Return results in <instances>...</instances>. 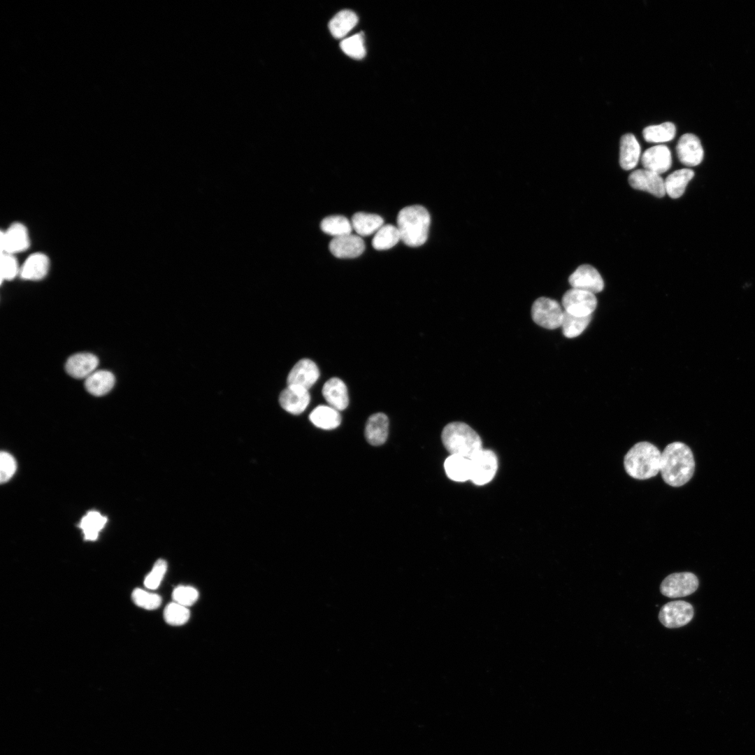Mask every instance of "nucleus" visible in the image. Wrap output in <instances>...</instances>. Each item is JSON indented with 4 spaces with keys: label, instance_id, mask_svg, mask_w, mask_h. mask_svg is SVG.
Listing matches in <instances>:
<instances>
[{
    "label": "nucleus",
    "instance_id": "nucleus-1",
    "mask_svg": "<svg viewBox=\"0 0 755 755\" xmlns=\"http://www.w3.org/2000/svg\"><path fill=\"white\" fill-rule=\"evenodd\" d=\"M695 469L693 452L682 442L668 444L661 452L660 473L671 487H681L692 477Z\"/></svg>",
    "mask_w": 755,
    "mask_h": 755
},
{
    "label": "nucleus",
    "instance_id": "nucleus-2",
    "mask_svg": "<svg viewBox=\"0 0 755 755\" xmlns=\"http://www.w3.org/2000/svg\"><path fill=\"white\" fill-rule=\"evenodd\" d=\"M401 240L410 247H419L428 238L431 216L427 209L421 205H412L402 208L396 219Z\"/></svg>",
    "mask_w": 755,
    "mask_h": 755
},
{
    "label": "nucleus",
    "instance_id": "nucleus-3",
    "mask_svg": "<svg viewBox=\"0 0 755 755\" xmlns=\"http://www.w3.org/2000/svg\"><path fill=\"white\" fill-rule=\"evenodd\" d=\"M661 452L654 444L642 441L635 443L625 454L624 466L626 473L637 480L656 476L661 469Z\"/></svg>",
    "mask_w": 755,
    "mask_h": 755
},
{
    "label": "nucleus",
    "instance_id": "nucleus-4",
    "mask_svg": "<svg viewBox=\"0 0 755 755\" xmlns=\"http://www.w3.org/2000/svg\"><path fill=\"white\" fill-rule=\"evenodd\" d=\"M441 438L451 454L470 459L482 450L480 436L463 422H454L447 424L442 431Z\"/></svg>",
    "mask_w": 755,
    "mask_h": 755
},
{
    "label": "nucleus",
    "instance_id": "nucleus-5",
    "mask_svg": "<svg viewBox=\"0 0 755 755\" xmlns=\"http://www.w3.org/2000/svg\"><path fill=\"white\" fill-rule=\"evenodd\" d=\"M563 312L556 301L543 296L537 299L531 307L533 322L547 329H555L561 326Z\"/></svg>",
    "mask_w": 755,
    "mask_h": 755
},
{
    "label": "nucleus",
    "instance_id": "nucleus-6",
    "mask_svg": "<svg viewBox=\"0 0 755 755\" xmlns=\"http://www.w3.org/2000/svg\"><path fill=\"white\" fill-rule=\"evenodd\" d=\"M698 587L697 577L690 572L675 573L668 575L661 582L660 591L668 598L687 596Z\"/></svg>",
    "mask_w": 755,
    "mask_h": 755
},
{
    "label": "nucleus",
    "instance_id": "nucleus-7",
    "mask_svg": "<svg viewBox=\"0 0 755 755\" xmlns=\"http://www.w3.org/2000/svg\"><path fill=\"white\" fill-rule=\"evenodd\" d=\"M498 469V459L490 450H482L470 459V480L484 485L492 480Z\"/></svg>",
    "mask_w": 755,
    "mask_h": 755
},
{
    "label": "nucleus",
    "instance_id": "nucleus-8",
    "mask_svg": "<svg viewBox=\"0 0 755 755\" xmlns=\"http://www.w3.org/2000/svg\"><path fill=\"white\" fill-rule=\"evenodd\" d=\"M561 303L565 312L584 317L591 315L596 308L597 299L593 293L571 288L563 294Z\"/></svg>",
    "mask_w": 755,
    "mask_h": 755
},
{
    "label": "nucleus",
    "instance_id": "nucleus-9",
    "mask_svg": "<svg viewBox=\"0 0 755 755\" xmlns=\"http://www.w3.org/2000/svg\"><path fill=\"white\" fill-rule=\"evenodd\" d=\"M693 607L684 601H675L663 605L659 614L661 623L667 628H678L687 624L693 617Z\"/></svg>",
    "mask_w": 755,
    "mask_h": 755
},
{
    "label": "nucleus",
    "instance_id": "nucleus-10",
    "mask_svg": "<svg viewBox=\"0 0 755 755\" xmlns=\"http://www.w3.org/2000/svg\"><path fill=\"white\" fill-rule=\"evenodd\" d=\"M1 253L15 254L27 250L30 238L27 228L20 222L12 224L0 235Z\"/></svg>",
    "mask_w": 755,
    "mask_h": 755
},
{
    "label": "nucleus",
    "instance_id": "nucleus-11",
    "mask_svg": "<svg viewBox=\"0 0 755 755\" xmlns=\"http://www.w3.org/2000/svg\"><path fill=\"white\" fill-rule=\"evenodd\" d=\"M568 282L572 288L594 294L601 292L604 288V282L601 274L594 266L589 264L578 266L569 276Z\"/></svg>",
    "mask_w": 755,
    "mask_h": 755
},
{
    "label": "nucleus",
    "instance_id": "nucleus-12",
    "mask_svg": "<svg viewBox=\"0 0 755 755\" xmlns=\"http://www.w3.org/2000/svg\"><path fill=\"white\" fill-rule=\"evenodd\" d=\"M680 161L687 167L700 164L704 157V150L699 138L693 134L686 133L680 136L676 145Z\"/></svg>",
    "mask_w": 755,
    "mask_h": 755
},
{
    "label": "nucleus",
    "instance_id": "nucleus-13",
    "mask_svg": "<svg viewBox=\"0 0 755 755\" xmlns=\"http://www.w3.org/2000/svg\"><path fill=\"white\" fill-rule=\"evenodd\" d=\"M628 183L633 189L647 192L659 198L666 194L662 177L645 168L637 169L631 173Z\"/></svg>",
    "mask_w": 755,
    "mask_h": 755
},
{
    "label": "nucleus",
    "instance_id": "nucleus-14",
    "mask_svg": "<svg viewBox=\"0 0 755 755\" xmlns=\"http://www.w3.org/2000/svg\"><path fill=\"white\" fill-rule=\"evenodd\" d=\"M319 378L317 364L309 359L299 360L288 374L287 385H295L309 389Z\"/></svg>",
    "mask_w": 755,
    "mask_h": 755
},
{
    "label": "nucleus",
    "instance_id": "nucleus-15",
    "mask_svg": "<svg viewBox=\"0 0 755 755\" xmlns=\"http://www.w3.org/2000/svg\"><path fill=\"white\" fill-rule=\"evenodd\" d=\"M641 163L643 168L661 175L672 166L670 150L663 144L654 145L643 152Z\"/></svg>",
    "mask_w": 755,
    "mask_h": 755
},
{
    "label": "nucleus",
    "instance_id": "nucleus-16",
    "mask_svg": "<svg viewBox=\"0 0 755 755\" xmlns=\"http://www.w3.org/2000/svg\"><path fill=\"white\" fill-rule=\"evenodd\" d=\"M331 254L338 258H355L365 250V243L359 235L347 234L333 238L329 243Z\"/></svg>",
    "mask_w": 755,
    "mask_h": 755
},
{
    "label": "nucleus",
    "instance_id": "nucleus-17",
    "mask_svg": "<svg viewBox=\"0 0 755 755\" xmlns=\"http://www.w3.org/2000/svg\"><path fill=\"white\" fill-rule=\"evenodd\" d=\"M310 395L308 390L295 385H288L279 396L281 407L292 415L302 413L309 405Z\"/></svg>",
    "mask_w": 755,
    "mask_h": 755
},
{
    "label": "nucleus",
    "instance_id": "nucleus-18",
    "mask_svg": "<svg viewBox=\"0 0 755 755\" xmlns=\"http://www.w3.org/2000/svg\"><path fill=\"white\" fill-rule=\"evenodd\" d=\"M322 395L329 405L340 411L347 408L349 396L345 382L338 378L328 380L322 387Z\"/></svg>",
    "mask_w": 755,
    "mask_h": 755
},
{
    "label": "nucleus",
    "instance_id": "nucleus-19",
    "mask_svg": "<svg viewBox=\"0 0 755 755\" xmlns=\"http://www.w3.org/2000/svg\"><path fill=\"white\" fill-rule=\"evenodd\" d=\"M99 364L98 358L91 353H78L67 360L65 369L68 374L75 378H87L95 371Z\"/></svg>",
    "mask_w": 755,
    "mask_h": 755
},
{
    "label": "nucleus",
    "instance_id": "nucleus-20",
    "mask_svg": "<svg viewBox=\"0 0 755 755\" xmlns=\"http://www.w3.org/2000/svg\"><path fill=\"white\" fill-rule=\"evenodd\" d=\"M50 268V259L42 252L29 255L20 266V276L27 280H39L44 278Z\"/></svg>",
    "mask_w": 755,
    "mask_h": 755
},
{
    "label": "nucleus",
    "instance_id": "nucleus-21",
    "mask_svg": "<svg viewBox=\"0 0 755 755\" xmlns=\"http://www.w3.org/2000/svg\"><path fill=\"white\" fill-rule=\"evenodd\" d=\"M389 419L382 412L371 415L366 424L365 437L367 442L374 446L385 443L389 433Z\"/></svg>",
    "mask_w": 755,
    "mask_h": 755
},
{
    "label": "nucleus",
    "instance_id": "nucleus-22",
    "mask_svg": "<svg viewBox=\"0 0 755 755\" xmlns=\"http://www.w3.org/2000/svg\"><path fill=\"white\" fill-rule=\"evenodd\" d=\"M640 152V143L633 134L628 133L621 136L619 145V164L624 170H631L637 166Z\"/></svg>",
    "mask_w": 755,
    "mask_h": 755
},
{
    "label": "nucleus",
    "instance_id": "nucleus-23",
    "mask_svg": "<svg viewBox=\"0 0 755 755\" xmlns=\"http://www.w3.org/2000/svg\"><path fill=\"white\" fill-rule=\"evenodd\" d=\"M693 176L694 171L688 168L673 171L664 180L666 193L672 199L680 198Z\"/></svg>",
    "mask_w": 755,
    "mask_h": 755
},
{
    "label": "nucleus",
    "instance_id": "nucleus-24",
    "mask_svg": "<svg viewBox=\"0 0 755 755\" xmlns=\"http://www.w3.org/2000/svg\"><path fill=\"white\" fill-rule=\"evenodd\" d=\"M309 419L316 427L324 430L334 429L341 423L339 411L324 405L317 406L310 413Z\"/></svg>",
    "mask_w": 755,
    "mask_h": 755
},
{
    "label": "nucleus",
    "instance_id": "nucleus-25",
    "mask_svg": "<svg viewBox=\"0 0 755 755\" xmlns=\"http://www.w3.org/2000/svg\"><path fill=\"white\" fill-rule=\"evenodd\" d=\"M384 220L377 214L358 212L351 219L352 229L359 236H368L376 233L382 226Z\"/></svg>",
    "mask_w": 755,
    "mask_h": 755
},
{
    "label": "nucleus",
    "instance_id": "nucleus-26",
    "mask_svg": "<svg viewBox=\"0 0 755 755\" xmlns=\"http://www.w3.org/2000/svg\"><path fill=\"white\" fill-rule=\"evenodd\" d=\"M115 384V377L108 371H96L85 378V387L87 391L96 396L108 393Z\"/></svg>",
    "mask_w": 755,
    "mask_h": 755
},
{
    "label": "nucleus",
    "instance_id": "nucleus-27",
    "mask_svg": "<svg viewBox=\"0 0 755 755\" xmlns=\"http://www.w3.org/2000/svg\"><path fill=\"white\" fill-rule=\"evenodd\" d=\"M447 477L455 482H466L470 479V459L451 454L444 463Z\"/></svg>",
    "mask_w": 755,
    "mask_h": 755
},
{
    "label": "nucleus",
    "instance_id": "nucleus-28",
    "mask_svg": "<svg viewBox=\"0 0 755 755\" xmlns=\"http://www.w3.org/2000/svg\"><path fill=\"white\" fill-rule=\"evenodd\" d=\"M358 17L350 10L338 12L329 22V30L334 38L345 36L357 24Z\"/></svg>",
    "mask_w": 755,
    "mask_h": 755
},
{
    "label": "nucleus",
    "instance_id": "nucleus-29",
    "mask_svg": "<svg viewBox=\"0 0 755 755\" xmlns=\"http://www.w3.org/2000/svg\"><path fill=\"white\" fill-rule=\"evenodd\" d=\"M676 135V127L671 122H665L659 124L649 125L644 128V139L652 143H661L672 141Z\"/></svg>",
    "mask_w": 755,
    "mask_h": 755
},
{
    "label": "nucleus",
    "instance_id": "nucleus-30",
    "mask_svg": "<svg viewBox=\"0 0 755 755\" xmlns=\"http://www.w3.org/2000/svg\"><path fill=\"white\" fill-rule=\"evenodd\" d=\"M107 518L97 511L88 512L81 519L79 527L82 529L86 540H96L99 531L103 528Z\"/></svg>",
    "mask_w": 755,
    "mask_h": 755
},
{
    "label": "nucleus",
    "instance_id": "nucleus-31",
    "mask_svg": "<svg viewBox=\"0 0 755 755\" xmlns=\"http://www.w3.org/2000/svg\"><path fill=\"white\" fill-rule=\"evenodd\" d=\"M320 228L325 233L335 237L350 234L352 231L351 222L343 215H330L324 217Z\"/></svg>",
    "mask_w": 755,
    "mask_h": 755
},
{
    "label": "nucleus",
    "instance_id": "nucleus-32",
    "mask_svg": "<svg viewBox=\"0 0 755 755\" xmlns=\"http://www.w3.org/2000/svg\"><path fill=\"white\" fill-rule=\"evenodd\" d=\"M401 240L397 226L388 224L383 225L375 233L372 240V245L377 250L391 248Z\"/></svg>",
    "mask_w": 755,
    "mask_h": 755
},
{
    "label": "nucleus",
    "instance_id": "nucleus-33",
    "mask_svg": "<svg viewBox=\"0 0 755 755\" xmlns=\"http://www.w3.org/2000/svg\"><path fill=\"white\" fill-rule=\"evenodd\" d=\"M591 320V315L580 317L563 312L561 327L565 337L568 338L580 336Z\"/></svg>",
    "mask_w": 755,
    "mask_h": 755
},
{
    "label": "nucleus",
    "instance_id": "nucleus-34",
    "mask_svg": "<svg viewBox=\"0 0 755 755\" xmlns=\"http://www.w3.org/2000/svg\"><path fill=\"white\" fill-rule=\"evenodd\" d=\"M189 617L190 612L188 607L174 601L168 604L164 610V620L171 626L183 625Z\"/></svg>",
    "mask_w": 755,
    "mask_h": 755
},
{
    "label": "nucleus",
    "instance_id": "nucleus-35",
    "mask_svg": "<svg viewBox=\"0 0 755 755\" xmlns=\"http://www.w3.org/2000/svg\"><path fill=\"white\" fill-rule=\"evenodd\" d=\"M342 50L349 57L361 59L366 55L363 34L359 33L345 38L340 43Z\"/></svg>",
    "mask_w": 755,
    "mask_h": 755
},
{
    "label": "nucleus",
    "instance_id": "nucleus-36",
    "mask_svg": "<svg viewBox=\"0 0 755 755\" xmlns=\"http://www.w3.org/2000/svg\"><path fill=\"white\" fill-rule=\"evenodd\" d=\"M131 598L136 605L145 610L157 609L161 603V598L159 595L139 588L133 591Z\"/></svg>",
    "mask_w": 755,
    "mask_h": 755
},
{
    "label": "nucleus",
    "instance_id": "nucleus-37",
    "mask_svg": "<svg viewBox=\"0 0 755 755\" xmlns=\"http://www.w3.org/2000/svg\"><path fill=\"white\" fill-rule=\"evenodd\" d=\"M167 570V563L164 559H158L151 571L144 580V586L149 589H156L160 585Z\"/></svg>",
    "mask_w": 755,
    "mask_h": 755
},
{
    "label": "nucleus",
    "instance_id": "nucleus-38",
    "mask_svg": "<svg viewBox=\"0 0 755 755\" xmlns=\"http://www.w3.org/2000/svg\"><path fill=\"white\" fill-rule=\"evenodd\" d=\"M20 272V267L14 254L1 253V281L13 280Z\"/></svg>",
    "mask_w": 755,
    "mask_h": 755
},
{
    "label": "nucleus",
    "instance_id": "nucleus-39",
    "mask_svg": "<svg viewBox=\"0 0 755 755\" xmlns=\"http://www.w3.org/2000/svg\"><path fill=\"white\" fill-rule=\"evenodd\" d=\"M172 598L174 602L188 607L197 601L199 592L193 587L180 585L173 589Z\"/></svg>",
    "mask_w": 755,
    "mask_h": 755
},
{
    "label": "nucleus",
    "instance_id": "nucleus-40",
    "mask_svg": "<svg viewBox=\"0 0 755 755\" xmlns=\"http://www.w3.org/2000/svg\"><path fill=\"white\" fill-rule=\"evenodd\" d=\"M0 463V481L4 483L14 475L17 466L16 461L11 454L6 452H1Z\"/></svg>",
    "mask_w": 755,
    "mask_h": 755
}]
</instances>
